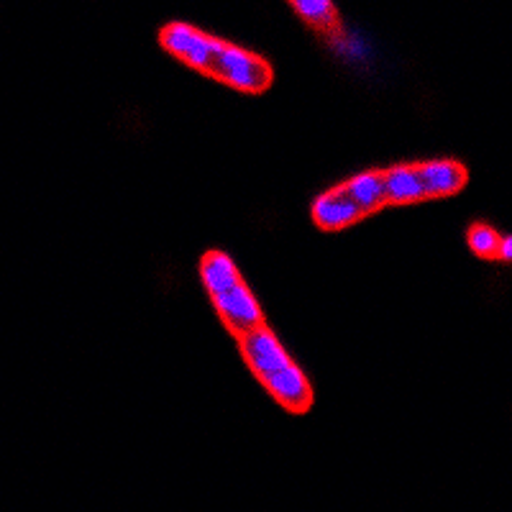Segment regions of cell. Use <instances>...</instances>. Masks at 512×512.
Masks as SVG:
<instances>
[{
    "mask_svg": "<svg viewBox=\"0 0 512 512\" xmlns=\"http://www.w3.org/2000/svg\"><path fill=\"white\" fill-rule=\"evenodd\" d=\"M159 47L190 70L246 95H262L274 85V67L267 57L213 36L185 21H169L157 34Z\"/></svg>",
    "mask_w": 512,
    "mask_h": 512,
    "instance_id": "1",
    "label": "cell"
},
{
    "mask_svg": "<svg viewBox=\"0 0 512 512\" xmlns=\"http://www.w3.org/2000/svg\"><path fill=\"white\" fill-rule=\"evenodd\" d=\"M236 341H239V354L249 372L282 410L292 415H305L313 410V384L267 323L244 333Z\"/></svg>",
    "mask_w": 512,
    "mask_h": 512,
    "instance_id": "2",
    "label": "cell"
},
{
    "mask_svg": "<svg viewBox=\"0 0 512 512\" xmlns=\"http://www.w3.org/2000/svg\"><path fill=\"white\" fill-rule=\"evenodd\" d=\"M198 272L223 328L233 338H241L244 333L267 323L262 305H259L254 292L249 290V285L241 277L239 267L233 264L226 251H205Z\"/></svg>",
    "mask_w": 512,
    "mask_h": 512,
    "instance_id": "3",
    "label": "cell"
},
{
    "mask_svg": "<svg viewBox=\"0 0 512 512\" xmlns=\"http://www.w3.org/2000/svg\"><path fill=\"white\" fill-rule=\"evenodd\" d=\"M287 3L297 13V18L326 44L349 47V31H346L344 16L333 0H287Z\"/></svg>",
    "mask_w": 512,
    "mask_h": 512,
    "instance_id": "4",
    "label": "cell"
},
{
    "mask_svg": "<svg viewBox=\"0 0 512 512\" xmlns=\"http://www.w3.org/2000/svg\"><path fill=\"white\" fill-rule=\"evenodd\" d=\"M310 216H313V223L320 231H344V228L364 221L367 213L359 208V203L351 198L349 190L341 182V185L331 187V190H326L323 195L315 198L313 208H310Z\"/></svg>",
    "mask_w": 512,
    "mask_h": 512,
    "instance_id": "5",
    "label": "cell"
},
{
    "mask_svg": "<svg viewBox=\"0 0 512 512\" xmlns=\"http://www.w3.org/2000/svg\"><path fill=\"white\" fill-rule=\"evenodd\" d=\"M420 180H423L428 200L454 198L469 182V172L454 159H433V162L418 164Z\"/></svg>",
    "mask_w": 512,
    "mask_h": 512,
    "instance_id": "6",
    "label": "cell"
},
{
    "mask_svg": "<svg viewBox=\"0 0 512 512\" xmlns=\"http://www.w3.org/2000/svg\"><path fill=\"white\" fill-rule=\"evenodd\" d=\"M384 185H387L390 205H415L428 200L418 164H395V167L384 169Z\"/></svg>",
    "mask_w": 512,
    "mask_h": 512,
    "instance_id": "7",
    "label": "cell"
},
{
    "mask_svg": "<svg viewBox=\"0 0 512 512\" xmlns=\"http://www.w3.org/2000/svg\"><path fill=\"white\" fill-rule=\"evenodd\" d=\"M351 198L359 203V208L369 216L379 213V210L390 208V198H387V185H384V169H369V172H359V175L349 177L344 182Z\"/></svg>",
    "mask_w": 512,
    "mask_h": 512,
    "instance_id": "8",
    "label": "cell"
},
{
    "mask_svg": "<svg viewBox=\"0 0 512 512\" xmlns=\"http://www.w3.org/2000/svg\"><path fill=\"white\" fill-rule=\"evenodd\" d=\"M466 244H469L472 254L479 256V259H497L500 256L502 236L492 226L477 223V226L466 231Z\"/></svg>",
    "mask_w": 512,
    "mask_h": 512,
    "instance_id": "9",
    "label": "cell"
},
{
    "mask_svg": "<svg viewBox=\"0 0 512 512\" xmlns=\"http://www.w3.org/2000/svg\"><path fill=\"white\" fill-rule=\"evenodd\" d=\"M500 262L512 264V236H502V244H500V256H497Z\"/></svg>",
    "mask_w": 512,
    "mask_h": 512,
    "instance_id": "10",
    "label": "cell"
}]
</instances>
